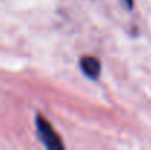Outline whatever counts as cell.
<instances>
[{
	"label": "cell",
	"instance_id": "obj_1",
	"mask_svg": "<svg viewBox=\"0 0 151 150\" xmlns=\"http://www.w3.org/2000/svg\"><path fill=\"white\" fill-rule=\"evenodd\" d=\"M37 130H38V136L41 138V141L46 144V147L51 150H62L63 149V143L60 141L59 136L56 134V131L51 128L49 121L46 118H43L41 115L37 116Z\"/></svg>",
	"mask_w": 151,
	"mask_h": 150
},
{
	"label": "cell",
	"instance_id": "obj_2",
	"mask_svg": "<svg viewBox=\"0 0 151 150\" xmlns=\"http://www.w3.org/2000/svg\"><path fill=\"white\" fill-rule=\"evenodd\" d=\"M79 65H81L82 72H84L87 77H90V78H93V80H97V78L100 77L101 65H100V62H99L97 57H93V56H84V57L81 59Z\"/></svg>",
	"mask_w": 151,
	"mask_h": 150
}]
</instances>
